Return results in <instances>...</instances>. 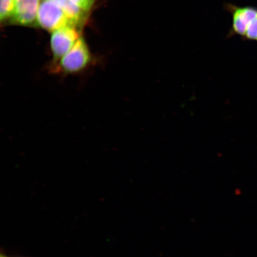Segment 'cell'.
I'll use <instances>...</instances> for the list:
<instances>
[{"label": "cell", "instance_id": "cell-1", "mask_svg": "<svg viewBox=\"0 0 257 257\" xmlns=\"http://www.w3.org/2000/svg\"><path fill=\"white\" fill-rule=\"evenodd\" d=\"M92 57L83 37H80L69 52L51 67V72L69 75L83 71L91 64Z\"/></svg>", "mask_w": 257, "mask_h": 257}, {"label": "cell", "instance_id": "cell-2", "mask_svg": "<svg viewBox=\"0 0 257 257\" xmlns=\"http://www.w3.org/2000/svg\"><path fill=\"white\" fill-rule=\"evenodd\" d=\"M36 24L44 30L51 32L70 25L62 8L53 0L41 1Z\"/></svg>", "mask_w": 257, "mask_h": 257}, {"label": "cell", "instance_id": "cell-3", "mask_svg": "<svg viewBox=\"0 0 257 257\" xmlns=\"http://www.w3.org/2000/svg\"><path fill=\"white\" fill-rule=\"evenodd\" d=\"M79 27L74 25H67L65 27L53 32L50 45L53 57L59 61L75 46L80 36Z\"/></svg>", "mask_w": 257, "mask_h": 257}, {"label": "cell", "instance_id": "cell-4", "mask_svg": "<svg viewBox=\"0 0 257 257\" xmlns=\"http://www.w3.org/2000/svg\"><path fill=\"white\" fill-rule=\"evenodd\" d=\"M41 0H15V9L11 20L20 25L36 24Z\"/></svg>", "mask_w": 257, "mask_h": 257}, {"label": "cell", "instance_id": "cell-5", "mask_svg": "<svg viewBox=\"0 0 257 257\" xmlns=\"http://www.w3.org/2000/svg\"><path fill=\"white\" fill-rule=\"evenodd\" d=\"M232 30L243 37L247 25L257 17V9L252 7H232Z\"/></svg>", "mask_w": 257, "mask_h": 257}, {"label": "cell", "instance_id": "cell-6", "mask_svg": "<svg viewBox=\"0 0 257 257\" xmlns=\"http://www.w3.org/2000/svg\"><path fill=\"white\" fill-rule=\"evenodd\" d=\"M60 6L70 25L81 28L87 19L89 13L80 9L68 0H53Z\"/></svg>", "mask_w": 257, "mask_h": 257}, {"label": "cell", "instance_id": "cell-7", "mask_svg": "<svg viewBox=\"0 0 257 257\" xmlns=\"http://www.w3.org/2000/svg\"><path fill=\"white\" fill-rule=\"evenodd\" d=\"M0 19L5 21L12 18L15 9V0H0Z\"/></svg>", "mask_w": 257, "mask_h": 257}, {"label": "cell", "instance_id": "cell-8", "mask_svg": "<svg viewBox=\"0 0 257 257\" xmlns=\"http://www.w3.org/2000/svg\"><path fill=\"white\" fill-rule=\"evenodd\" d=\"M243 37L257 41V17L252 19L247 25Z\"/></svg>", "mask_w": 257, "mask_h": 257}, {"label": "cell", "instance_id": "cell-9", "mask_svg": "<svg viewBox=\"0 0 257 257\" xmlns=\"http://www.w3.org/2000/svg\"><path fill=\"white\" fill-rule=\"evenodd\" d=\"M68 1L78 6L79 8L83 10V11L89 13L93 6H94L96 0H68Z\"/></svg>", "mask_w": 257, "mask_h": 257}, {"label": "cell", "instance_id": "cell-10", "mask_svg": "<svg viewBox=\"0 0 257 257\" xmlns=\"http://www.w3.org/2000/svg\"><path fill=\"white\" fill-rule=\"evenodd\" d=\"M0 257H9V256H7V255H6L5 254H3V253H2V255H1V256H0Z\"/></svg>", "mask_w": 257, "mask_h": 257}]
</instances>
